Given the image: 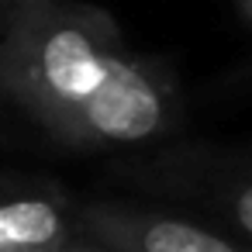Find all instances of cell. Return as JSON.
<instances>
[{"mask_svg":"<svg viewBox=\"0 0 252 252\" xmlns=\"http://www.w3.org/2000/svg\"><path fill=\"white\" fill-rule=\"evenodd\" d=\"M0 87L73 145H135L169 125L166 83L90 7L32 0L0 45Z\"/></svg>","mask_w":252,"mask_h":252,"instance_id":"cell-1","label":"cell"},{"mask_svg":"<svg viewBox=\"0 0 252 252\" xmlns=\"http://www.w3.org/2000/svg\"><path fill=\"white\" fill-rule=\"evenodd\" d=\"M90 235L114 252H245L231 238L173 214L97 204L83 214Z\"/></svg>","mask_w":252,"mask_h":252,"instance_id":"cell-2","label":"cell"},{"mask_svg":"<svg viewBox=\"0 0 252 252\" xmlns=\"http://www.w3.org/2000/svg\"><path fill=\"white\" fill-rule=\"evenodd\" d=\"M69 238L66 214L49 197L0 200V252H59Z\"/></svg>","mask_w":252,"mask_h":252,"instance_id":"cell-3","label":"cell"},{"mask_svg":"<svg viewBox=\"0 0 252 252\" xmlns=\"http://www.w3.org/2000/svg\"><path fill=\"white\" fill-rule=\"evenodd\" d=\"M228 218L252 238V180L242 183V187L231 193V200H228Z\"/></svg>","mask_w":252,"mask_h":252,"instance_id":"cell-4","label":"cell"},{"mask_svg":"<svg viewBox=\"0 0 252 252\" xmlns=\"http://www.w3.org/2000/svg\"><path fill=\"white\" fill-rule=\"evenodd\" d=\"M59 252H114V249L104 245V242H97V238H87V242H73V238H66Z\"/></svg>","mask_w":252,"mask_h":252,"instance_id":"cell-5","label":"cell"},{"mask_svg":"<svg viewBox=\"0 0 252 252\" xmlns=\"http://www.w3.org/2000/svg\"><path fill=\"white\" fill-rule=\"evenodd\" d=\"M238 4H242V11H245V14L252 18V0H238Z\"/></svg>","mask_w":252,"mask_h":252,"instance_id":"cell-6","label":"cell"}]
</instances>
